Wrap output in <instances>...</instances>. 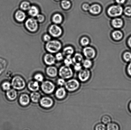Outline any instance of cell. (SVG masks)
<instances>
[{"instance_id": "6da1fadb", "label": "cell", "mask_w": 131, "mask_h": 130, "mask_svg": "<svg viewBox=\"0 0 131 130\" xmlns=\"http://www.w3.org/2000/svg\"><path fill=\"white\" fill-rule=\"evenodd\" d=\"M64 86L68 91L70 92H74L80 88V81L76 79L71 78L66 82Z\"/></svg>"}, {"instance_id": "7a4b0ae2", "label": "cell", "mask_w": 131, "mask_h": 130, "mask_svg": "<svg viewBox=\"0 0 131 130\" xmlns=\"http://www.w3.org/2000/svg\"><path fill=\"white\" fill-rule=\"evenodd\" d=\"M59 75L61 78L64 79L71 78L74 75V71L70 66H62L59 70Z\"/></svg>"}, {"instance_id": "3957f363", "label": "cell", "mask_w": 131, "mask_h": 130, "mask_svg": "<svg viewBox=\"0 0 131 130\" xmlns=\"http://www.w3.org/2000/svg\"><path fill=\"white\" fill-rule=\"evenodd\" d=\"M61 45L58 41L53 40L48 42L46 45V48L51 53H56L61 49Z\"/></svg>"}, {"instance_id": "277c9868", "label": "cell", "mask_w": 131, "mask_h": 130, "mask_svg": "<svg viewBox=\"0 0 131 130\" xmlns=\"http://www.w3.org/2000/svg\"><path fill=\"white\" fill-rule=\"evenodd\" d=\"M12 86L14 89L21 90L25 88L26 83L22 78L19 76H16L13 78L11 82Z\"/></svg>"}, {"instance_id": "5b68a950", "label": "cell", "mask_w": 131, "mask_h": 130, "mask_svg": "<svg viewBox=\"0 0 131 130\" xmlns=\"http://www.w3.org/2000/svg\"><path fill=\"white\" fill-rule=\"evenodd\" d=\"M91 76V72L89 69L85 68L82 69L78 72V80L80 82H86L90 79Z\"/></svg>"}, {"instance_id": "8992f818", "label": "cell", "mask_w": 131, "mask_h": 130, "mask_svg": "<svg viewBox=\"0 0 131 130\" xmlns=\"http://www.w3.org/2000/svg\"><path fill=\"white\" fill-rule=\"evenodd\" d=\"M123 8L119 5H114L109 8L108 13L112 17H116L121 15L123 12Z\"/></svg>"}, {"instance_id": "52a82bcc", "label": "cell", "mask_w": 131, "mask_h": 130, "mask_svg": "<svg viewBox=\"0 0 131 130\" xmlns=\"http://www.w3.org/2000/svg\"><path fill=\"white\" fill-rule=\"evenodd\" d=\"M41 88L43 92L46 94H50L54 91L55 86L51 81H47L42 83Z\"/></svg>"}, {"instance_id": "ba28073f", "label": "cell", "mask_w": 131, "mask_h": 130, "mask_svg": "<svg viewBox=\"0 0 131 130\" xmlns=\"http://www.w3.org/2000/svg\"><path fill=\"white\" fill-rule=\"evenodd\" d=\"M25 26L29 31L34 32L37 30L38 25L37 20L33 18H29L25 22Z\"/></svg>"}, {"instance_id": "9c48e42d", "label": "cell", "mask_w": 131, "mask_h": 130, "mask_svg": "<svg viewBox=\"0 0 131 130\" xmlns=\"http://www.w3.org/2000/svg\"><path fill=\"white\" fill-rule=\"evenodd\" d=\"M50 34L52 36L58 37L62 34V29L60 27L55 24L51 25L49 28Z\"/></svg>"}, {"instance_id": "30bf717a", "label": "cell", "mask_w": 131, "mask_h": 130, "mask_svg": "<svg viewBox=\"0 0 131 130\" xmlns=\"http://www.w3.org/2000/svg\"><path fill=\"white\" fill-rule=\"evenodd\" d=\"M40 103L41 105L43 107L49 108L53 105V101L51 98L48 97H44L41 99Z\"/></svg>"}, {"instance_id": "8fae6325", "label": "cell", "mask_w": 131, "mask_h": 130, "mask_svg": "<svg viewBox=\"0 0 131 130\" xmlns=\"http://www.w3.org/2000/svg\"><path fill=\"white\" fill-rule=\"evenodd\" d=\"M83 54L87 59H93L95 56V52L93 48L90 47H86L83 50Z\"/></svg>"}, {"instance_id": "7c38bea8", "label": "cell", "mask_w": 131, "mask_h": 130, "mask_svg": "<svg viewBox=\"0 0 131 130\" xmlns=\"http://www.w3.org/2000/svg\"><path fill=\"white\" fill-rule=\"evenodd\" d=\"M66 95V90L63 87H61L58 89L56 92V96L59 99H63Z\"/></svg>"}, {"instance_id": "4fadbf2b", "label": "cell", "mask_w": 131, "mask_h": 130, "mask_svg": "<svg viewBox=\"0 0 131 130\" xmlns=\"http://www.w3.org/2000/svg\"><path fill=\"white\" fill-rule=\"evenodd\" d=\"M30 98L29 95L26 94H22L19 98V102L20 104L24 106L28 105L30 102Z\"/></svg>"}, {"instance_id": "5bb4252c", "label": "cell", "mask_w": 131, "mask_h": 130, "mask_svg": "<svg viewBox=\"0 0 131 130\" xmlns=\"http://www.w3.org/2000/svg\"><path fill=\"white\" fill-rule=\"evenodd\" d=\"M44 61L46 64L51 65L55 63L56 58L52 54H47L45 56Z\"/></svg>"}, {"instance_id": "9a60e30c", "label": "cell", "mask_w": 131, "mask_h": 130, "mask_svg": "<svg viewBox=\"0 0 131 130\" xmlns=\"http://www.w3.org/2000/svg\"><path fill=\"white\" fill-rule=\"evenodd\" d=\"M47 75L51 77H55L57 76L58 71L57 68L53 66H50L46 69Z\"/></svg>"}, {"instance_id": "2e32d148", "label": "cell", "mask_w": 131, "mask_h": 130, "mask_svg": "<svg viewBox=\"0 0 131 130\" xmlns=\"http://www.w3.org/2000/svg\"><path fill=\"white\" fill-rule=\"evenodd\" d=\"M28 87L31 91L33 92L39 90V84L37 81H30L28 84Z\"/></svg>"}, {"instance_id": "e0dca14e", "label": "cell", "mask_w": 131, "mask_h": 130, "mask_svg": "<svg viewBox=\"0 0 131 130\" xmlns=\"http://www.w3.org/2000/svg\"><path fill=\"white\" fill-rule=\"evenodd\" d=\"M6 95L9 100H14L17 97V93L14 89H10L7 91Z\"/></svg>"}, {"instance_id": "ac0fdd59", "label": "cell", "mask_w": 131, "mask_h": 130, "mask_svg": "<svg viewBox=\"0 0 131 130\" xmlns=\"http://www.w3.org/2000/svg\"><path fill=\"white\" fill-rule=\"evenodd\" d=\"M15 17L16 20L18 21L23 22L25 20L26 16L25 13L22 11L19 10L16 11Z\"/></svg>"}, {"instance_id": "d6986e66", "label": "cell", "mask_w": 131, "mask_h": 130, "mask_svg": "<svg viewBox=\"0 0 131 130\" xmlns=\"http://www.w3.org/2000/svg\"><path fill=\"white\" fill-rule=\"evenodd\" d=\"M101 8L98 5L95 4L92 5L90 7L89 11L91 13L93 14H97L101 12Z\"/></svg>"}, {"instance_id": "ffe728a7", "label": "cell", "mask_w": 131, "mask_h": 130, "mask_svg": "<svg viewBox=\"0 0 131 130\" xmlns=\"http://www.w3.org/2000/svg\"><path fill=\"white\" fill-rule=\"evenodd\" d=\"M73 63L74 64L79 63L82 64L84 60L81 55L79 53H77L72 58Z\"/></svg>"}, {"instance_id": "44dd1931", "label": "cell", "mask_w": 131, "mask_h": 130, "mask_svg": "<svg viewBox=\"0 0 131 130\" xmlns=\"http://www.w3.org/2000/svg\"><path fill=\"white\" fill-rule=\"evenodd\" d=\"M112 24L114 27L120 28L123 26V22L121 19L120 18L115 19L112 20Z\"/></svg>"}, {"instance_id": "7402d4cb", "label": "cell", "mask_w": 131, "mask_h": 130, "mask_svg": "<svg viewBox=\"0 0 131 130\" xmlns=\"http://www.w3.org/2000/svg\"><path fill=\"white\" fill-rule=\"evenodd\" d=\"M74 49L71 47H68L63 49V53L66 57H71L74 53Z\"/></svg>"}, {"instance_id": "603a6c76", "label": "cell", "mask_w": 131, "mask_h": 130, "mask_svg": "<svg viewBox=\"0 0 131 130\" xmlns=\"http://www.w3.org/2000/svg\"><path fill=\"white\" fill-rule=\"evenodd\" d=\"M106 130H120V126L117 123L111 122L107 125Z\"/></svg>"}, {"instance_id": "cb8c5ba5", "label": "cell", "mask_w": 131, "mask_h": 130, "mask_svg": "<svg viewBox=\"0 0 131 130\" xmlns=\"http://www.w3.org/2000/svg\"><path fill=\"white\" fill-rule=\"evenodd\" d=\"M40 94L38 92H33L30 94V98L34 103H37L39 101L40 98Z\"/></svg>"}, {"instance_id": "d4e9b609", "label": "cell", "mask_w": 131, "mask_h": 130, "mask_svg": "<svg viewBox=\"0 0 131 130\" xmlns=\"http://www.w3.org/2000/svg\"><path fill=\"white\" fill-rule=\"evenodd\" d=\"M29 13L31 16L36 17L38 15L39 10L38 8L35 6H30L29 9Z\"/></svg>"}, {"instance_id": "484cf974", "label": "cell", "mask_w": 131, "mask_h": 130, "mask_svg": "<svg viewBox=\"0 0 131 130\" xmlns=\"http://www.w3.org/2000/svg\"><path fill=\"white\" fill-rule=\"evenodd\" d=\"M52 21L55 23L60 24L62 21V17L59 14H56L53 15L52 17Z\"/></svg>"}, {"instance_id": "4316f807", "label": "cell", "mask_w": 131, "mask_h": 130, "mask_svg": "<svg viewBox=\"0 0 131 130\" xmlns=\"http://www.w3.org/2000/svg\"><path fill=\"white\" fill-rule=\"evenodd\" d=\"M82 66L84 68L89 69L92 67V63L90 59H87L84 60L82 63Z\"/></svg>"}, {"instance_id": "83f0119b", "label": "cell", "mask_w": 131, "mask_h": 130, "mask_svg": "<svg viewBox=\"0 0 131 130\" xmlns=\"http://www.w3.org/2000/svg\"><path fill=\"white\" fill-rule=\"evenodd\" d=\"M112 36L114 39L116 40H119L121 39L123 37L122 33L119 31H115L113 32Z\"/></svg>"}, {"instance_id": "f1b7e54d", "label": "cell", "mask_w": 131, "mask_h": 130, "mask_svg": "<svg viewBox=\"0 0 131 130\" xmlns=\"http://www.w3.org/2000/svg\"><path fill=\"white\" fill-rule=\"evenodd\" d=\"M102 123L105 125H107L111 123L112 119L111 117L107 115H104L102 117L101 119Z\"/></svg>"}, {"instance_id": "f546056e", "label": "cell", "mask_w": 131, "mask_h": 130, "mask_svg": "<svg viewBox=\"0 0 131 130\" xmlns=\"http://www.w3.org/2000/svg\"><path fill=\"white\" fill-rule=\"evenodd\" d=\"M20 7L22 9L24 10H29L30 7V4L27 1H24L20 4Z\"/></svg>"}, {"instance_id": "4dcf8cb0", "label": "cell", "mask_w": 131, "mask_h": 130, "mask_svg": "<svg viewBox=\"0 0 131 130\" xmlns=\"http://www.w3.org/2000/svg\"><path fill=\"white\" fill-rule=\"evenodd\" d=\"M1 87L4 90L8 91L10 89L11 84L9 82H8V81H5L2 83L1 85Z\"/></svg>"}, {"instance_id": "1f68e13d", "label": "cell", "mask_w": 131, "mask_h": 130, "mask_svg": "<svg viewBox=\"0 0 131 130\" xmlns=\"http://www.w3.org/2000/svg\"><path fill=\"white\" fill-rule=\"evenodd\" d=\"M61 5L63 8L65 9H67L70 7L71 3L69 1L67 0H63L61 2Z\"/></svg>"}, {"instance_id": "d6a6232c", "label": "cell", "mask_w": 131, "mask_h": 130, "mask_svg": "<svg viewBox=\"0 0 131 130\" xmlns=\"http://www.w3.org/2000/svg\"><path fill=\"white\" fill-rule=\"evenodd\" d=\"M95 130H106V125L102 123H98L95 126Z\"/></svg>"}, {"instance_id": "836d02e7", "label": "cell", "mask_w": 131, "mask_h": 130, "mask_svg": "<svg viewBox=\"0 0 131 130\" xmlns=\"http://www.w3.org/2000/svg\"><path fill=\"white\" fill-rule=\"evenodd\" d=\"M123 58L126 62H131V53L129 52H126L123 55Z\"/></svg>"}, {"instance_id": "e575fe53", "label": "cell", "mask_w": 131, "mask_h": 130, "mask_svg": "<svg viewBox=\"0 0 131 130\" xmlns=\"http://www.w3.org/2000/svg\"><path fill=\"white\" fill-rule=\"evenodd\" d=\"M64 63L66 66H70L73 63L72 59H71V57H66L64 61Z\"/></svg>"}, {"instance_id": "d590c367", "label": "cell", "mask_w": 131, "mask_h": 130, "mask_svg": "<svg viewBox=\"0 0 131 130\" xmlns=\"http://www.w3.org/2000/svg\"><path fill=\"white\" fill-rule=\"evenodd\" d=\"M34 78L37 81L42 82L43 81V75L41 74H37L34 76Z\"/></svg>"}, {"instance_id": "8d00e7d4", "label": "cell", "mask_w": 131, "mask_h": 130, "mask_svg": "<svg viewBox=\"0 0 131 130\" xmlns=\"http://www.w3.org/2000/svg\"><path fill=\"white\" fill-rule=\"evenodd\" d=\"M82 67L81 64H74V70L75 72H79L82 69Z\"/></svg>"}, {"instance_id": "74e56055", "label": "cell", "mask_w": 131, "mask_h": 130, "mask_svg": "<svg viewBox=\"0 0 131 130\" xmlns=\"http://www.w3.org/2000/svg\"><path fill=\"white\" fill-rule=\"evenodd\" d=\"M81 42L82 45L83 46H87L89 43V40L88 38L83 37L81 39Z\"/></svg>"}, {"instance_id": "f35d334b", "label": "cell", "mask_w": 131, "mask_h": 130, "mask_svg": "<svg viewBox=\"0 0 131 130\" xmlns=\"http://www.w3.org/2000/svg\"><path fill=\"white\" fill-rule=\"evenodd\" d=\"M124 13L127 16H131V7H127L124 10Z\"/></svg>"}, {"instance_id": "ab89813d", "label": "cell", "mask_w": 131, "mask_h": 130, "mask_svg": "<svg viewBox=\"0 0 131 130\" xmlns=\"http://www.w3.org/2000/svg\"><path fill=\"white\" fill-rule=\"evenodd\" d=\"M66 81L65 79L63 78H61L58 79L57 81L58 84L61 86H64Z\"/></svg>"}, {"instance_id": "60d3db41", "label": "cell", "mask_w": 131, "mask_h": 130, "mask_svg": "<svg viewBox=\"0 0 131 130\" xmlns=\"http://www.w3.org/2000/svg\"><path fill=\"white\" fill-rule=\"evenodd\" d=\"M37 19L38 21L39 22H42L45 20L44 16L41 15H37Z\"/></svg>"}, {"instance_id": "b9f144b4", "label": "cell", "mask_w": 131, "mask_h": 130, "mask_svg": "<svg viewBox=\"0 0 131 130\" xmlns=\"http://www.w3.org/2000/svg\"><path fill=\"white\" fill-rule=\"evenodd\" d=\"M63 54L61 53H57L56 55V59L58 61H61L63 59Z\"/></svg>"}, {"instance_id": "7bdbcfd3", "label": "cell", "mask_w": 131, "mask_h": 130, "mask_svg": "<svg viewBox=\"0 0 131 130\" xmlns=\"http://www.w3.org/2000/svg\"><path fill=\"white\" fill-rule=\"evenodd\" d=\"M127 72L128 75L131 77V62L128 65L127 67Z\"/></svg>"}, {"instance_id": "ee69618b", "label": "cell", "mask_w": 131, "mask_h": 130, "mask_svg": "<svg viewBox=\"0 0 131 130\" xmlns=\"http://www.w3.org/2000/svg\"><path fill=\"white\" fill-rule=\"evenodd\" d=\"M43 39L46 41L48 42L50 41L51 39V37L48 34H45L43 36Z\"/></svg>"}, {"instance_id": "f6af8a7d", "label": "cell", "mask_w": 131, "mask_h": 130, "mask_svg": "<svg viewBox=\"0 0 131 130\" xmlns=\"http://www.w3.org/2000/svg\"><path fill=\"white\" fill-rule=\"evenodd\" d=\"M90 7V6H89V5L87 4H84L83 5V9L85 10V11L89 10Z\"/></svg>"}, {"instance_id": "bcb514c9", "label": "cell", "mask_w": 131, "mask_h": 130, "mask_svg": "<svg viewBox=\"0 0 131 130\" xmlns=\"http://www.w3.org/2000/svg\"><path fill=\"white\" fill-rule=\"evenodd\" d=\"M116 1L118 3L122 4L125 2L126 0H116Z\"/></svg>"}, {"instance_id": "7dc6e473", "label": "cell", "mask_w": 131, "mask_h": 130, "mask_svg": "<svg viewBox=\"0 0 131 130\" xmlns=\"http://www.w3.org/2000/svg\"><path fill=\"white\" fill-rule=\"evenodd\" d=\"M128 44L129 45V47L131 48V36L128 39Z\"/></svg>"}, {"instance_id": "c3c4849f", "label": "cell", "mask_w": 131, "mask_h": 130, "mask_svg": "<svg viewBox=\"0 0 131 130\" xmlns=\"http://www.w3.org/2000/svg\"><path fill=\"white\" fill-rule=\"evenodd\" d=\"M129 110H130V111L131 112V102L130 103H129Z\"/></svg>"}, {"instance_id": "681fc988", "label": "cell", "mask_w": 131, "mask_h": 130, "mask_svg": "<svg viewBox=\"0 0 131 130\" xmlns=\"http://www.w3.org/2000/svg\"><path fill=\"white\" fill-rule=\"evenodd\" d=\"M56 1H60V0H56Z\"/></svg>"}]
</instances>
